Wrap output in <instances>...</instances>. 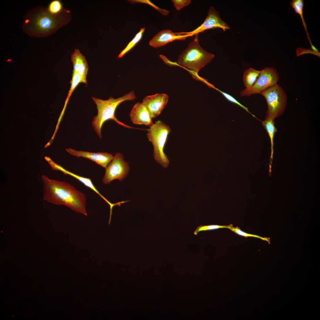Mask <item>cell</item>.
I'll return each instance as SVG.
<instances>
[{
  "mask_svg": "<svg viewBox=\"0 0 320 320\" xmlns=\"http://www.w3.org/2000/svg\"><path fill=\"white\" fill-rule=\"evenodd\" d=\"M214 57L213 54L207 52L201 46L197 34L180 55L177 62L182 66L197 73L209 63Z\"/></svg>",
  "mask_w": 320,
  "mask_h": 320,
  "instance_id": "cell-4",
  "label": "cell"
},
{
  "mask_svg": "<svg viewBox=\"0 0 320 320\" xmlns=\"http://www.w3.org/2000/svg\"><path fill=\"white\" fill-rule=\"evenodd\" d=\"M135 98L134 91H132L116 99L110 97L107 100H103L94 97L92 99L96 105L97 114L95 116L92 123L93 128L99 137L101 138V129L104 123L112 120L118 124L128 128H135L119 121L115 116L117 107L121 103L127 100H132Z\"/></svg>",
  "mask_w": 320,
  "mask_h": 320,
  "instance_id": "cell-3",
  "label": "cell"
},
{
  "mask_svg": "<svg viewBox=\"0 0 320 320\" xmlns=\"http://www.w3.org/2000/svg\"><path fill=\"white\" fill-rule=\"evenodd\" d=\"M147 129L148 140L152 143L153 155L155 161L163 168H166L169 161L164 152V149L171 129L163 121L158 120Z\"/></svg>",
  "mask_w": 320,
  "mask_h": 320,
  "instance_id": "cell-5",
  "label": "cell"
},
{
  "mask_svg": "<svg viewBox=\"0 0 320 320\" xmlns=\"http://www.w3.org/2000/svg\"><path fill=\"white\" fill-rule=\"evenodd\" d=\"M176 10H180L183 7L190 4V0H172V1Z\"/></svg>",
  "mask_w": 320,
  "mask_h": 320,
  "instance_id": "cell-25",
  "label": "cell"
},
{
  "mask_svg": "<svg viewBox=\"0 0 320 320\" xmlns=\"http://www.w3.org/2000/svg\"><path fill=\"white\" fill-rule=\"evenodd\" d=\"M260 71L250 68L244 71L243 81L246 89H249L254 85L258 78Z\"/></svg>",
  "mask_w": 320,
  "mask_h": 320,
  "instance_id": "cell-17",
  "label": "cell"
},
{
  "mask_svg": "<svg viewBox=\"0 0 320 320\" xmlns=\"http://www.w3.org/2000/svg\"><path fill=\"white\" fill-rule=\"evenodd\" d=\"M129 169L128 164L124 161L122 155L117 153L105 168L103 182L108 184L115 179L121 181L127 177Z\"/></svg>",
  "mask_w": 320,
  "mask_h": 320,
  "instance_id": "cell-8",
  "label": "cell"
},
{
  "mask_svg": "<svg viewBox=\"0 0 320 320\" xmlns=\"http://www.w3.org/2000/svg\"><path fill=\"white\" fill-rule=\"evenodd\" d=\"M279 79L277 71L272 67H266L260 71V74L253 86L245 89L240 92L241 96H249L260 94L263 91L277 84Z\"/></svg>",
  "mask_w": 320,
  "mask_h": 320,
  "instance_id": "cell-7",
  "label": "cell"
},
{
  "mask_svg": "<svg viewBox=\"0 0 320 320\" xmlns=\"http://www.w3.org/2000/svg\"><path fill=\"white\" fill-rule=\"evenodd\" d=\"M128 1L130 3L133 4L137 3H142L147 4L154 7L155 9L159 11L160 13L164 15H167L169 13V11L168 10L159 8L149 0H128Z\"/></svg>",
  "mask_w": 320,
  "mask_h": 320,
  "instance_id": "cell-24",
  "label": "cell"
},
{
  "mask_svg": "<svg viewBox=\"0 0 320 320\" xmlns=\"http://www.w3.org/2000/svg\"><path fill=\"white\" fill-rule=\"evenodd\" d=\"M229 225H201L197 227L194 232L195 235H197L198 233L201 231H206L223 228H228Z\"/></svg>",
  "mask_w": 320,
  "mask_h": 320,
  "instance_id": "cell-21",
  "label": "cell"
},
{
  "mask_svg": "<svg viewBox=\"0 0 320 320\" xmlns=\"http://www.w3.org/2000/svg\"><path fill=\"white\" fill-rule=\"evenodd\" d=\"M44 185V199L52 204L66 206L85 216L86 199L85 194L68 183L41 176Z\"/></svg>",
  "mask_w": 320,
  "mask_h": 320,
  "instance_id": "cell-1",
  "label": "cell"
},
{
  "mask_svg": "<svg viewBox=\"0 0 320 320\" xmlns=\"http://www.w3.org/2000/svg\"><path fill=\"white\" fill-rule=\"evenodd\" d=\"M73 69L72 72L78 73L81 78L83 83L87 84V76L88 65L85 57L79 49H75L71 56Z\"/></svg>",
  "mask_w": 320,
  "mask_h": 320,
  "instance_id": "cell-14",
  "label": "cell"
},
{
  "mask_svg": "<svg viewBox=\"0 0 320 320\" xmlns=\"http://www.w3.org/2000/svg\"><path fill=\"white\" fill-rule=\"evenodd\" d=\"M121 204H122V203H124V202H123V201H121ZM111 220H110V219L109 220V223H110V222H111Z\"/></svg>",
  "mask_w": 320,
  "mask_h": 320,
  "instance_id": "cell-27",
  "label": "cell"
},
{
  "mask_svg": "<svg viewBox=\"0 0 320 320\" xmlns=\"http://www.w3.org/2000/svg\"><path fill=\"white\" fill-rule=\"evenodd\" d=\"M47 160L49 162L52 169L53 170H59L62 172L64 174L68 175L74 177L83 184L85 186L95 191L108 204L110 207L112 206L113 204L111 203L109 201L99 192L96 188L92 181L90 178L81 176L68 171L60 166L57 164L52 161L49 159L47 158Z\"/></svg>",
  "mask_w": 320,
  "mask_h": 320,
  "instance_id": "cell-15",
  "label": "cell"
},
{
  "mask_svg": "<svg viewBox=\"0 0 320 320\" xmlns=\"http://www.w3.org/2000/svg\"><path fill=\"white\" fill-rule=\"evenodd\" d=\"M228 228L230 229L233 232L237 235L240 236H244L246 238L248 237H253L261 239L263 240L268 241V240L265 238H263L256 235L249 234L244 232L241 230V229L238 227H233V225L232 224L229 225Z\"/></svg>",
  "mask_w": 320,
  "mask_h": 320,
  "instance_id": "cell-22",
  "label": "cell"
},
{
  "mask_svg": "<svg viewBox=\"0 0 320 320\" xmlns=\"http://www.w3.org/2000/svg\"><path fill=\"white\" fill-rule=\"evenodd\" d=\"M66 150L71 155L89 159L105 169L113 157L112 154L106 152L92 153L78 151L71 148L67 149Z\"/></svg>",
  "mask_w": 320,
  "mask_h": 320,
  "instance_id": "cell-12",
  "label": "cell"
},
{
  "mask_svg": "<svg viewBox=\"0 0 320 320\" xmlns=\"http://www.w3.org/2000/svg\"><path fill=\"white\" fill-rule=\"evenodd\" d=\"M130 119L134 124L144 125L149 127L153 124L152 118L142 103L137 102L133 107L129 114Z\"/></svg>",
  "mask_w": 320,
  "mask_h": 320,
  "instance_id": "cell-13",
  "label": "cell"
},
{
  "mask_svg": "<svg viewBox=\"0 0 320 320\" xmlns=\"http://www.w3.org/2000/svg\"><path fill=\"white\" fill-rule=\"evenodd\" d=\"M47 9L51 14L55 15L61 14L64 10L62 2L59 0L51 1Z\"/></svg>",
  "mask_w": 320,
  "mask_h": 320,
  "instance_id": "cell-20",
  "label": "cell"
},
{
  "mask_svg": "<svg viewBox=\"0 0 320 320\" xmlns=\"http://www.w3.org/2000/svg\"><path fill=\"white\" fill-rule=\"evenodd\" d=\"M145 28H141L140 31L136 34L134 37L128 44L125 48L122 50L118 56V58L122 57L127 52L131 50L141 39L145 31Z\"/></svg>",
  "mask_w": 320,
  "mask_h": 320,
  "instance_id": "cell-19",
  "label": "cell"
},
{
  "mask_svg": "<svg viewBox=\"0 0 320 320\" xmlns=\"http://www.w3.org/2000/svg\"><path fill=\"white\" fill-rule=\"evenodd\" d=\"M290 5L295 10L296 13L299 15L301 19L303 26L306 31V34L312 49H314L315 47L312 44L310 36L308 32L306 23L303 16V9L304 6L303 0H292L290 3Z\"/></svg>",
  "mask_w": 320,
  "mask_h": 320,
  "instance_id": "cell-18",
  "label": "cell"
},
{
  "mask_svg": "<svg viewBox=\"0 0 320 320\" xmlns=\"http://www.w3.org/2000/svg\"><path fill=\"white\" fill-rule=\"evenodd\" d=\"M168 97L164 94L158 93L148 96L143 100L142 103L147 108L152 118L159 115L167 105Z\"/></svg>",
  "mask_w": 320,
  "mask_h": 320,
  "instance_id": "cell-11",
  "label": "cell"
},
{
  "mask_svg": "<svg viewBox=\"0 0 320 320\" xmlns=\"http://www.w3.org/2000/svg\"><path fill=\"white\" fill-rule=\"evenodd\" d=\"M216 89L220 93H221V94L223 95V96H224V97L228 100L230 101V102H231V103H233L239 105L240 107H241V108H243L245 111H247V112H248V113H249L251 115H252V116H253L254 117H255L256 118V117L255 116H254V115L252 114V113H251L249 112V111L248 110V108L247 107L245 106H244L243 105L241 104V103H239L233 96H231V95H230L229 94H228V93H225V92H223V91L220 90L219 89H217V88H216Z\"/></svg>",
  "mask_w": 320,
  "mask_h": 320,
  "instance_id": "cell-23",
  "label": "cell"
},
{
  "mask_svg": "<svg viewBox=\"0 0 320 320\" xmlns=\"http://www.w3.org/2000/svg\"><path fill=\"white\" fill-rule=\"evenodd\" d=\"M260 94L266 99L268 109L265 119L274 120L284 111L287 97L283 89L276 84L261 92Z\"/></svg>",
  "mask_w": 320,
  "mask_h": 320,
  "instance_id": "cell-6",
  "label": "cell"
},
{
  "mask_svg": "<svg viewBox=\"0 0 320 320\" xmlns=\"http://www.w3.org/2000/svg\"><path fill=\"white\" fill-rule=\"evenodd\" d=\"M193 36L187 32H173L169 29L162 30L157 33L149 41L151 46L155 48L164 46L175 40H183Z\"/></svg>",
  "mask_w": 320,
  "mask_h": 320,
  "instance_id": "cell-10",
  "label": "cell"
},
{
  "mask_svg": "<svg viewBox=\"0 0 320 320\" xmlns=\"http://www.w3.org/2000/svg\"><path fill=\"white\" fill-rule=\"evenodd\" d=\"M262 125L268 133L271 140V153L269 164L268 175L270 176H271V169L274 153V138L275 134L277 132V130L275 127L274 119H265V120L262 121Z\"/></svg>",
  "mask_w": 320,
  "mask_h": 320,
  "instance_id": "cell-16",
  "label": "cell"
},
{
  "mask_svg": "<svg viewBox=\"0 0 320 320\" xmlns=\"http://www.w3.org/2000/svg\"><path fill=\"white\" fill-rule=\"evenodd\" d=\"M215 28H221L225 31L230 29V27L222 20L219 12L213 7L211 6L203 23L196 29L188 33L193 36L203 32L205 30Z\"/></svg>",
  "mask_w": 320,
  "mask_h": 320,
  "instance_id": "cell-9",
  "label": "cell"
},
{
  "mask_svg": "<svg viewBox=\"0 0 320 320\" xmlns=\"http://www.w3.org/2000/svg\"><path fill=\"white\" fill-rule=\"evenodd\" d=\"M297 55H300L305 54H312L318 56H320V52H316L313 50L309 49H305L303 48H298L296 49Z\"/></svg>",
  "mask_w": 320,
  "mask_h": 320,
  "instance_id": "cell-26",
  "label": "cell"
},
{
  "mask_svg": "<svg viewBox=\"0 0 320 320\" xmlns=\"http://www.w3.org/2000/svg\"><path fill=\"white\" fill-rule=\"evenodd\" d=\"M70 12L65 9L61 14L54 15L47 9L36 12L30 19L27 20L25 25H28V32L36 36L48 35L68 23L71 19Z\"/></svg>",
  "mask_w": 320,
  "mask_h": 320,
  "instance_id": "cell-2",
  "label": "cell"
}]
</instances>
